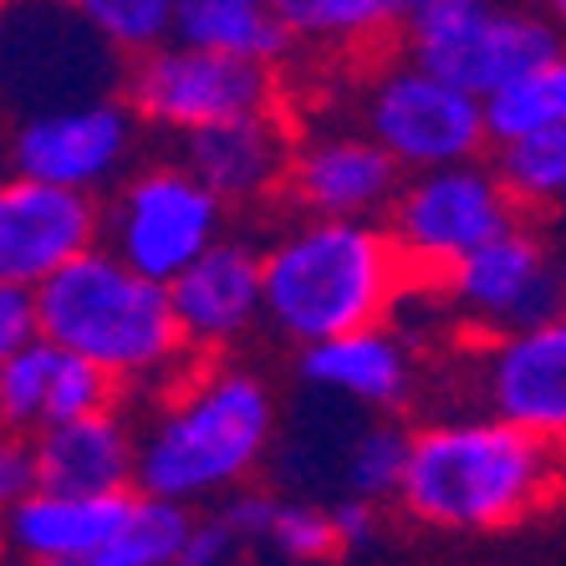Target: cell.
<instances>
[{
	"mask_svg": "<svg viewBox=\"0 0 566 566\" xmlns=\"http://www.w3.org/2000/svg\"><path fill=\"white\" fill-rule=\"evenodd\" d=\"M281 439V403L261 373L199 357L154 394L138 423V490L179 505H214L251 485Z\"/></svg>",
	"mask_w": 566,
	"mask_h": 566,
	"instance_id": "cell-1",
	"label": "cell"
},
{
	"mask_svg": "<svg viewBox=\"0 0 566 566\" xmlns=\"http://www.w3.org/2000/svg\"><path fill=\"white\" fill-rule=\"evenodd\" d=\"M562 490V454L501 413H454L413 429L398 511L439 536L526 526Z\"/></svg>",
	"mask_w": 566,
	"mask_h": 566,
	"instance_id": "cell-2",
	"label": "cell"
},
{
	"mask_svg": "<svg viewBox=\"0 0 566 566\" xmlns=\"http://www.w3.org/2000/svg\"><path fill=\"white\" fill-rule=\"evenodd\" d=\"M265 332L286 347L388 322L413 271L382 220L302 214L261 245Z\"/></svg>",
	"mask_w": 566,
	"mask_h": 566,
	"instance_id": "cell-3",
	"label": "cell"
},
{
	"mask_svg": "<svg viewBox=\"0 0 566 566\" xmlns=\"http://www.w3.org/2000/svg\"><path fill=\"white\" fill-rule=\"evenodd\" d=\"M41 337L72 347L107 373L123 394H164L199 357L189 353L169 281L144 276L118 251L93 245L36 286Z\"/></svg>",
	"mask_w": 566,
	"mask_h": 566,
	"instance_id": "cell-4",
	"label": "cell"
},
{
	"mask_svg": "<svg viewBox=\"0 0 566 566\" xmlns=\"http://www.w3.org/2000/svg\"><path fill=\"white\" fill-rule=\"evenodd\" d=\"M230 235V205L185 158H144L103 195V245L154 281H174Z\"/></svg>",
	"mask_w": 566,
	"mask_h": 566,
	"instance_id": "cell-5",
	"label": "cell"
},
{
	"mask_svg": "<svg viewBox=\"0 0 566 566\" xmlns=\"http://www.w3.org/2000/svg\"><path fill=\"white\" fill-rule=\"evenodd\" d=\"M566 46L536 0H423L403 15V52L490 97Z\"/></svg>",
	"mask_w": 566,
	"mask_h": 566,
	"instance_id": "cell-6",
	"label": "cell"
},
{
	"mask_svg": "<svg viewBox=\"0 0 566 566\" xmlns=\"http://www.w3.org/2000/svg\"><path fill=\"white\" fill-rule=\"evenodd\" d=\"M123 97L133 103V113H138V123L148 133L189 138V133L210 128V123L281 107V82L276 66L169 36L164 46L128 62Z\"/></svg>",
	"mask_w": 566,
	"mask_h": 566,
	"instance_id": "cell-7",
	"label": "cell"
},
{
	"mask_svg": "<svg viewBox=\"0 0 566 566\" xmlns=\"http://www.w3.org/2000/svg\"><path fill=\"white\" fill-rule=\"evenodd\" d=\"M357 123L378 138L409 174L485 158L490 123L485 97L423 66L413 52L382 62L357 97Z\"/></svg>",
	"mask_w": 566,
	"mask_h": 566,
	"instance_id": "cell-8",
	"label": "cell"
},
{
	"mask_svg": "<svg viewBox=\"0 0 566 566\" xmlns=\"http://www.w3.org/2000/svg\"><path fill=\"white\" fill-rule=\"evenodd\" d=\"M521 220L511 189L490 158H464V164H439L403 179L394 210L382 214L398 255L409 261L419 281H439L454 261L480 251L485 240Z\"/></svg>",
	"mask_w": 566,
	"mask_h": 566,
	"instance_id": "cell-9",
	"label": "cell"
},
{
	"mask_svg": "<svg viewBox=\"0 0 566 566\" xmlns=\"http://www.w3.org/2000/svg\"><path fill=\"white\" fill-rule=\"evenodd\" d=\"M123 56L66 0H6L0 15V103L11 113L118 93Z\"/></svg>",
	"mask_w": 566,
	"mask_h": 566,
	"instance_id": "cell-10",
	"label": "cell"
},
{
	"mask_svg": "<svg viewBox=\"0 0 566 566\" xmlns=\"http://www.w3.org/2000/svg\"><path fill=\"white\" fill-rule=\"evenodd\" d=\"M144 133L148 128L138 123L128 97H72V103L15 113L6 133V164L46 185L107 195L138 164Z\"/></svg>",
	"mask_w": 566,
	"mask_h": 566,
	"instance_id": "cell-11",
	"label": "cell"
},
{
	"mask_svg": "<svg viewBox=\"0 0 566 566\" xmlns=\"http://www.w3.org/2000/svg\"><path fill=\"white\" fill-rule=\"evenodd\" d=\"M439 286V306H444L464 332L474 337H495V332L526 327L566 306V265L556 245L541 230L515 220L495 240H485L480 251L454 261Z\"/></svg>",
	"mask_w": 566,
	"mask_h": 566,
	"instance_id": "cell-12",
	"label": "cell"
},
{
	"mask_svg": "<svg viewBox=\"0 0 566 566\" xmlns=\"http://www.w3.org/2000/svg\"><path fill=\"white\" fill-rule=\"evenodd\" d=\"M93 245H103V195L15 169L0 179V281L36 291Z\"/></svg>",
	"mask_w": 566,
	"mask_h": 566,
	"instance_id": "cell-13",
	"label": "cell"
},
{
	"mask_svg": "<svg viewBox=\"0 0 566 566\" xmlns=\"http://www.w3.org/2000/svg\"><path fill=\"white\" fill-rule=\"evenodd\" d=\"M474 394L490 413L566 449V306L526 327L485 337Z\"/></svg>",
	"mask_w": 566,
	"mask_h": 566,
	"instance_id": "cell-14",
	"label": "cell"
},
{
	"mask_svg": "<svg viewBox=\"0 0 566 566\" xmlns=\"http://www.w3.org/2000/svg\"><path fill=\"white\" fill-rule=\"evenodd\" d=\"M409 169L357 128H312L296 138L286 174V199L302 214H343V220H382L394 210Z\"/></svg>",
	"mask_w": 566,
	"mask_h": 566,
	"instance_id": "cell-15",
	"label": "cell"
},
{
	"mask_svg": "<svg viewBox=\"0 0 566 566\" xmlns=\"http://www.w3.org/2000/svg\"><path fill=\"white\" fill-rule=\"evenodd\" d=\"M133 490L31 485L0 511V552L36 566H103L133 505Z\"/></svg>",
	"mask_w": 566,
	"mask_h": 566,
	"instance_id": "cell-16",
	"label": "cell"
},
{
	"mask_svg": "<svg viewBox=\"0 0 566 566\" xmlns=\"http://www.w3.org/2000/svg\"><path fill=\"white\" fill-rule=\"evenodd\" d=\"M174 312L195 357L235 353L255 327H265V276L261 245L245 235H224L195 265L169 281Z\"/></svg>",
	"mask_w": 566,
	"mask_h": 566,
	"instance_id": "cell-17",
	"label": "cell"
},
{
	"mask_svg": "<svg viewBox=\"0 0 566 566\" xmlns=\"http://www.w3.org/2000/svg\"><path fill=\"white\" fill-rule=\"evenodd\" d=\"M291 154H296V133L286 128L281 107L240 113L179 138V158L230 210H261L276 195H286Z\"/></svg>",
	"mask_w": 566,
	"mask_h": 566,
	"instance_id": "cell-18",
	"label": "cell"
},
{
	"mask_svg": "<svg viewBox=\"0 0 566 566\" xmlns=\"http://www.w3.org/2000/svg\"><path fill=\"white\" fill-rule=\"evenodd\" d=\"M296 373L312 394L332 398V403H353L363 413H398L419 394V363H413L409 332L398 337L388 322L296 347Z\"/></svg>",
	"mask_w": 566,
	"mask_h": 566,
	"instance_id": "cell-19",
	"label": "cell"
},
{
	"mask_svg": "<svg viewBox=\"0 0 566 566\" xmlns=\"http://www.w3.org/2000/svg\"><path fill=\"white\" fill-rule=\"evenodd\" d=\"M118 394L123 388L97 363H87L82 353H72V347L36 332L0 368V429L31 439L62 419H77V413H97L107 403H118Z\"/></svg>",
	"mask_w": 566,
	"mask_h": 566,
	"instance_id": "cell-20",
	"label": "cell"
},
{
	"mask_svg": "<svg viewBox=\"0 0 566 566\" xmlns=\"http://www.w3.org/2000/svg\"><path fill=\"white\" fill-rule=\"evenodd\" d=\"M36 485L52 490H133L138 485V429L123 403L77 413L31 434Z\"/></svg>",
	"mask_w": 566,
	"mask_h": 566,
	"instance_id": "cell-21",
	"label": "cell"
},
{
	"mask_svg": "<svg viewBox=\"0 0 566 566\" xmlns=\"http://www.w3.org/2000/svg\"><path fill=\"white\" fill-rule=\"evenodd\" d=\"M296 46L327 52H368L394 31H403L409 0H276Z\"/></svg>",
	"mask_w": 566,
	"mask_h": 566,
	"instance_id": "cell-22",
	"label": "cell"
},
{
	"mask_svg": "<svg viewBox=\"0 0 566 566\" xmlns=\"http://www.w3.org/2000/svg\"><path fill=\"white\" fill-rule=\"evenodd\" d=\"M409 429L388 413H363L357 423H347L337 470H332V495H363V501L394 505L398 485H403V464H409Z\"/></svg>",
	"mask_w": 566,
	"mask_h": 566,
	"instance_id": "cell-23",
	"label": "cell"
},
{
	"mask_svg": "<svg viewBox=\"0 0 566 566\" xmlns=\"http://www.w3.org/2000/svg\"><path fill=\"white\" fill-rule=\"evenodd\" d=\"M490 164L511 189L521 214H562L566 210V123L490 148Z\"/></svg>",
	"mask_w": 566,
	"mask_h": 566,
	"instance_id": "cell-24",
	"label": "cell"
},
{
	"mask_svg": "<svg viewBox=\"0 0 566 566\" xmlns=\"http://www.w3.org/2000/svg\"><path fill=\"white\" fill-rule=\"evenodd\" d=\"M485 123H490V148L526 138L541 128H562L566 123V46L515 82H505L501 93L485 97Z\"/></svg>",
	"mask_w": 566,
	"mask_h": 566,
	"instance_id": "cell-25",
	"label": "cell"
},
{
	"mask_svg": "<svg viewBox=\"0 0 566 566\" xmlns=\"http://www.w3.org/2000/svg\"><path fill=\"white\" fill-rule=\"evenodd\" d=\"M189 531H195V505L133 490V505L123 515L118 541L107 546L103 566H179L189 546Z\"/></svg>",
	"mask_w": 566,
	"mask_h": 566,
	"instance_id": "cell-26",
	"label": "cell"
},
{
	"mask_svg": "<svg viewBox=\"0 0 566 566\" xmlns=\"http://www.w3.org/2000/svg\"><path fill=\"white\" fill-rule=\"evenodd\" d=\"M66 6H72L123 62L164 46V41L174 36V27H179V0H66Z\"/></svg>",
	"mask_w": 566,
	"mask_h": 566,
	"instance_id": "cell-27",
	"label": "cell"
},
{
	"mask_svg": "<svg viewBox=\"0 0 566 566\" xmlns=\"http://www.w3.org/2000/svg\"><path fill=\"white\" fill-rule=\"evenodd\" d=\"M265 556H271V562H296V566L343 556L337 521H332V501H316V495H281L271 536H265Z\"/></svg>",
	"mask_w": 566,
	"mask_h": 566,
	"instance_id": "cell-28",
	"label": "cell"
},
{
	"mask_svg": "<svg viewBox=\"0 0 566 566\" xmlns=\"http://www.w3.org/2000/svg\"><path fill=\"white\" fill-rule=\"evenodd\" d=\"M245 541L230 531L214 505H199L195 511V531H189V546H185V566H235L245 562Z\"/></svg>",
	"mask_w": 566,
	"mask_h": 566,
	"instance_id": "cell-29",
	"label": "cell"
},
{
	"mask_svg": "<svg viewBox=\"0 0 566 566\" xmlns=\"http://www.w3.org/2000/svg\"><path fill=\"white\" fill-rule=\"evenodd\" d=\"M382 511L388 505L363 501V495H332V521H337V541L347 556L373 552L382 541Z\"/></svg>",
	"mask_w": 566,
	"mask_h": 566,
	"instance_id": "cell-30",
	"label": "cell"
},
{
	"mask_svg": "<svg viewBox=\"0 0 566 566\" xmlns=\"http://www.w3.org/2000/svg\"><path fill=\"white\" fill-rule=\"evenodd\" d=\"M36 291L15 286V281H0V368L11 363V353L36 337Z\"/></svg>",
	"mask_w": 566,
	"mask_h": 566,
	"instance_id": "cell-31",
	"label": "cell"
},
{
	"mask_svg": "<svg viewBox=\"0 0 566 566\" xmlns=\"http://www.w3.org/2000/svg\"><path fill=\"white\" fill-rule=\"evenodd\" d=\"M36 485V464H31V439L11 434V429H0V511L15 501V495H27Z\"/></svg>",
	"mask_w": 566,
	"mask_h": 566,
	"instance_id": "cell-32",
	"label": "cell"
},
{
	"mask_svg": "<svg viewBox=\"0 0 566 566\" xmlns=\"http://www.w3.org/2000/svg\"><path fill=\"white\" fill-rule=\"evenodd\" d=\"M536 6H541V11H546V15H552L556 27L566 31V0H536Z\"/></svg>",
	"mask_w": 566,
	"mask_h": 566,
	"instance_id": "cell-33",
	"label": "cell"
},
{
	"mask_svg": "<svg viewBox=\"0 0 566 566\" xmlns=\"http://www.w3.org/2000/svg\"><path fill=\"white\" fill-rule=\"evenodd\" d=\"M0 15H6V0H0Z\"/></svg>",
	"mask_w": 566,
	"mask_h": 566,
	"instance_id": "cell-34",
	"label": "cell"
},
{
	"mask_svg": "<svg viewBox=\"0 0 566 566\" xmlns=\"http://www.w3.org/2000/svg\"><path fill=\"white\" fill-rule=\"evenodd\" d=\"M409 6H423V0H409Z\"/></svg>",
	"mask_w": 566,
	"mask_h": 566,
	"instance_id": "cell-35",
	"label": "cell"
}]
</instances>
